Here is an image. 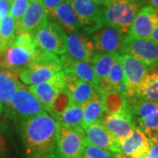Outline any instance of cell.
<instances>
[{"label":"cell","instance_id":"cell-1","mask_svg":"<svg viewBox=\"0 0 158 158\" xmlns=\"http://www.w3.org/2000/svg\"><path fill=\"white\" fill-rule=\"evenodd\" d=\"M57 129L58 121L47 112L20 122L19 134L27 158H60Z\"/></svg>","mask_w":158,"mask_h":158},{"label":"cell","instance_id":"cell-2","mask_svg":"<svg viewBox=\"0 0 158 158\" xmlns=\"http://www.w3.org/2000/svg\"><path fill=\"white\" fill-rule=\"evenodd\" d=\"M37 52L33 35L17 33L11 45L0 50V67L15 73L19 72L34 59Z\"/></svg>","mask_w":158,"mask_h":158},{"label":"cell","instance_id":"cell-3","mask_svg":"<svg viewBox=\"0 0 158 158\" xmlns=\"http://www.w3.org/2000/svg\"><path fill=\"white\" fill-rule=\"evenodd\" d=\"M62 70V64L60 57L38 49L34 59L19 72L18 77L25 85H39L50 80Z\"/></svg>","mask_w":158,"mask_h":158},{"label":"cell","instance_id":"cell-4","mask_svg":"<svg viewBox=\"0 0 158 158\" xmlns=\"http://www.w3.org/2000/svg\"><path fill=\"white\" fill-rule=\"evenodd\" d=\"M142 4V0H109L102 9L104 23L120 29L127 35Z\"/></svg>","mask_w":158,"mask_h":158},{"label":"cell","instance_id":"cell-5","mask_svg":"<svg viewBox=\"0 0 158 158\" xmlns=\"http://www.w3.org/2000/svg\"><path fill=\"white\" fill-rule=\"evenodd\" d=\"M6 110L12 118L20 122L46 112L38 98L23 85L18 88L6 106Z\"/></svg>","mask_w":158,"mask_h":158},{"label":"cell","instance_id":"cell-6","mask_svg":"<svg viewBox=\"0 0 158 158\" xmlns=\"http://www.w3.org/2000/svg\"><path fill=\"white\" fill-rule=\"evenodd\" d=\"M38 49L56 56H64L66 53L67 34L58 25L48 19L43 23L34 35Z\"/></svg>","mask_w":158,"mask_h":158},{"label":"cell","instance_id":"cell-7","mask_svg":"<svg viewBox=\"0 0 158 158\" xmlns=\"http://www.w3.org/2000/svg\"><path fill=\"white\" fill-rule=\"evenodd\" d=\"M82 127H72L58 122L57 149L60 158H79L85 145Z\"/></svg>","mask_w":158,"mask_h":158},{"label":"cell","instance_id":"cell-8","mask_svg":"<svg viewBox=\"0 0 158 158\" xmlns=\"http://www.w3.org/2000/svg\"><path fill=\"white\" fill-rule=\"evenodd\" d=\"M125 37L126 34L120 29L106 24L91 34L95 52L101 54H121Z\"/></svg>","mask_w":158,"mask_h":158},{"label":"cell","instance_id":"cell-9","mask_svg":"<svg viewBox=\"0 0 158 158\" xmlns=\"http://www.w3.org/2000/svg\"><path fill=\"white\" fill-rule=\"evenodd\" d=\"M122 53L135 57L147 67H158V45L151 40L126 35Z\"/></svg>","mask_w":158,"mask_h":158},{"label":"cell","instance_id":"cell-10","mask_svg":"<svg viewBox=\"0 0 158 158\" xmlns=\"http://www.w3.org/2000/svg\"><path fill=\"white\" fill-rule=\"evenodd\" d=\"M119 58L124 70L126 97L127 98H135L136 90L147 73L148 67L135 57L127 53H121Z\"/></svg>","mask_w":158,"mask_h":158},{"label":"cell","instance_id":"cell-11","mask_svg":"<svg viewBox=\"0 0 158 158\" xmlns=\"http://www.w3.org/2000/svg\"><path fill=\"white\" fill-rule=\"evenodd\" d=\"M76 11L85 32L92 34L104 25L103 11L100 6L93 0H69Z\"/></svg>","mask_w":158,"mask_h":158},{"label":"cell","instance_id":"cell-12","mask_svg":"<svg viewBox=\"0 0 158 158\" xmlns=\"http://www.w3.org/2000/svg\"><path fill=\"white\" fill-rule=\"evenodd\" d=\"M95 53L92 39L85 32L77 31L67 35L65 56L69 59L90 62Z\"/></svg>","mask_w":158,"mask_h":158},{"label":"cell","instance_id":"cell-13","mask_svg":"<svg viewBox=\"0 0 158 158\" xmlns=\"http://www.w3.org/2000/svg\"><path fill=\"white\" fill-rule=\"evenodd\" d=\"M158 24V11L151 6H142L134 19L127 35L136 38L149 39Z\"/></svg>","mask_w":158,"mask_h":158},{"label":"cell","instance_id":"cell-14","mask_svg":"<svg viewBox=\"0 0 158 158\" xmlns=\"http://www.w3.org/2000/svg\"><path fill=\"white\" fill-rule=\"evenodd\" d=\"M64 86H65V74L64 71L62 70L56 76H54L50 80L39 85H30L28 89L42 104L46 112L48 113L51 105L55 100L58 91Z\"/></svg>","mask_w":158,"mask_h":158},{"label":"cell","instance_id":"cell-15","mask_svg":"<svg viewBox=\"0 0 158 158\" xmlns=\"http://www.w3.org/2000/svg\"><path fill=\"white\" fill-rule=\"evenodd\" d=\"M48 19V16L41 0H30L28 7L18 25L17 33H27L34 36Z\"/></svg>","mask_w":158,"mask_h":158},{"label":"cell","instance_id":"cell-16","mask_svg":"<svg viewBox=\"0 0 158 158\" xmlns=\"http://www.w3.org/2000/svg\"><path fill=\"white\" fill-rule=\"evenodd\" d=\"M101 123L119 143L128 138L136 127L129 113L110 114L102 119Z\"/></svg>","mask_w":158,"mask_h":158},{"label":"cell","instance_id":"cell-17","mask_svg":"<svg viewBox=\"0 0 158 158\" xmlns=\"http://www.w3.org/2000/svg\"><path fill=\"white\" fill-rule=\"evenodd\" d=\"M86 140L96 147L113 153H120V143L113 137L101 122L90 124L84 128Z\"/></svg>","mask_w":158,"mask_h":158},{"label":"cell","instance_id":"cell-18","mask_svg":"<svg viewBox=\"0 0 158 158\" xmlns=\"http://www.w3.org/2000/svg\"><path fill=\"white\" fill-rule=\"evenodd\" d=\"M47 13L48 16H50L53 19V22L58 25L66 34L77 32L83 27L69 0L50 11H47Z\"/></svg>","mask_w":158,"mask_h":158},{"label":"cell","instance_id":"cell-19","mask_svg":"<svg viewBox=\"0 0 158 158\" xmlns=\"http://www.w3.org/2000/svg\"><path fill=\"white\" fill-rule=\"evenodd\" d=\"M150 142L147 135L139 127L120 143V154L127 158H142L147 153Z\"/></svg>","mask_w":158,"mask_h":158},{"label":"cell","instance_id":"cell-20","mask_svg":"<svg viewBox=\"0 0 158 158\" xmlns=\"http://www.w3.org/2000/svg\"><path fill=\"white\" fill-rule=\"evenodd\" d=\"M65 74V86L69 90L73 105L83 106L96 94L97 87L81 81L69 74Z\"/></svg>","mask_w":158,"mask_h":158},{"label":"cell","instance_id":"cell-21","mask_svg":"<svg viewBox=\"0 0 158 158\" xmlns=\"http://www.w3.org/2000/svg\"><path fill=\"white\" fill-rule=\"evenodd\" d=\"M61 60L62 70L64 71V73L69 74L81 81L97 86L98 83V79L97 77L94 68L90 62L74 61L69 59L65 56H62Z\"/></svg>","mask_w":158,"mask_h":158},{"label":"cell","instance_id":"cell-22","mask_svg":"<svg viewBox=\"0 0 158 158\" xmlns=\"http://www.w3.org/2000/svg\"><path fill=\"white\" fill-rule=\"evenodd\" d=\"M97 87V86H96ZM105 113L108 115L129 113L127 98L123 93L116 90H100L97 87Z\"/></svg>","mask_w":158,"mask_h":158},{"label":"cell","instance_id":"cell-23","mask_svg":"<svg viewBox=\"0 0 158 158\" xmlns=\"http://www.w3.org/2000/svg\"><path fill=\"white\" fill-rule=\"evenodd\" d=\"M135 98L147 101L158 102V67L148 69L136 90Z\"/></svg>","mask_w":158,"mask_h":158},{"label":"cell","instance_id":"cell-24","mask_svg":"<svg viewBox=\"0 0 158 158\" xmlns=\"http://www.w3.org/2000/svg\"><path fill=\"white\" fill-rule=\"evenodd\" d=\"M21 85L15 72L0 69V104L3 108L8 106L12 96Z\"/></svg>","mask_w":158,"mask_h":158},{"label":"cell","instance_id":"cell-25","mask_svg":"<svg viewBox=\"0 0 158 158\" xmlns=\"http://www.w3.org/2000/svg\"><path fill=\"white\" fill-rule=\"evenodd\" d=\"M83 111H84V118L82 122L83 129L90 124L101 122V118H103V114L105 111L98 90L96 94L89 101H87L83 105Z\"/></svg>","mask_w":158,"mask_h":158},{"label":"cell","instance_id":"cell-26","mask_svg":"<svg viewBox=\"0 0 158 158\" xmlns=\"http://www.w3.org/2000/svg\"><path fill=\"white\" fill-rule=\"evenodd\" d=\"M120 54H101L95 53L91 59V64L94 68L98 81L106 80L111 69Z\"/></svg>","mask_w":158,"mask_h":158},{"label":"cell","instance_id":"cell-27","mask_svg":"<svg viewBox=\"0 0 158 158\" xmlns=\"http://www.w3.org/2000/svg\"><path fill=\"white\" fill-rule=\"evenodd\" d=\"M127 102L130 114L135 115L138 119L148 116L158 111V102L142 100L135 97L127 98Z\"/></svg>","mask_w":158,"mask_h":158},{"label":"cell","instance_id":"cell-28","mask_svg":"<svg viewBox=\"0 0 158 158\" xmlns=\"http://www.w3.org/2000/svg\"><path fill=\"white\" fill-rule=\"evenodd\" d=\"M18 32L16 21L9 14L0 21V50L11 45Z\"/></svg>","mask_w":158,"mask_h":158},{"label":"cell","instance_id":"cell-29","mask_svg":"<svg viewBox=\"0 0 158 158\" xmlns=\"http://www.w3.org/2000/svg\"><path fill=\"white\" fill-rule=\"evenodd\" d=\"M84 118L83 106H77L71 104L63 113L57 118V121L63 125L72 127H82Z\"/></svg>","mask_w":158,"mask_h":158},{"label":"cell","instance_id":"cell-30","mask_svg":"<svg viewBox=\"0 0 158 158\" xmlns=\"http://www.w3.org/2000/svg\"><path fill=\"white\" fill-rule=\"evenodd\" d=\"M71 104L72 101H71L70 94L67 90L66 86H64L58 91L48 113H49L52 117L57 119V118L63 113V111L66 110Z\"/></svg>","mask_w":158,"mask_h":158},{"label":"cell","instance_id":"cell-31","mask_svg":"<svg viewBox=\"0 0 158 158\" xmlns=\"http://www.w3.org/2000/svg\"><path fill=\"white\" fill-rule=\"evenodd\" d=\"M140 129L147 135L149 142L158 141V111L144 118H139Z\"/></svg>","mask_w":158,"mask_h":158},{"label":"cell","instance_id":"cell-32","mask_svg":"<svg viewBox=\"0 0 158 158\" xmlns=\"http://www.w3.org/2000/svg\"><path fill=\"white\" fill-rule=\"evenodd\" d=\"M79 158H125L120 153H113L92 145L85 138V145Z\"/></svg>","mask_w":158,"mask_h":158},{"label":"cell","instance_id":"cell-33","mask_svg":"<svg viewBox=\"0 0 158 158\" xmlns=\"http://www.w3.org/2000/svg\"><path fill=\"white\" fill-rule=\"evenodd\" d=\"M29 3L30 0H14L11 4V9L9 14L16 21L17 25H19L25 11H27Z\"/></svg>","mask_w":158,"mask_h":158},{"label":"cell","instance_id":"cell-34","mask_svg":"<svg viewBox=\"0 0 158 158\" xmlns=\"http://www.w3.org/2000/svg\"><path fill=\"white\" fill-rule=\"evenodd\" d=\"M11 4L7 0H0V21L9 15Z\"/></svg>","mask_w":158,"mask_h":158},{"label":"cell","instance_id":"cell-35","mask_svg":"<svg viewBox=\"0 0 158 158\" xmlns=\"http://www.w3.org/2000/svg\"><path fill=\"white\" fill-rule=\"evenodd\" d=\"M142 158H158V141L150 142L146 155Z\"/></svg>","mask_w":158,"mask_h":158},{"label":"cell","instance_id":"cell-36","mask_svg":"<svg viewBox=\"0 0 158 158\" xmlns=\"http://www.w3.org/2000/svg\"><path fill=\"white\" fill-rule=\"evenodd\" d=\"M65 1H67V0H41V2H42L47 11H50L58 6L62 5V3H64Z\"/></svg>","mask_w":158,"mask_h":158},{"label":"cell","instance_id":"cell-37","mask_svg":"<svg viewBox=\"0 0 158 158\" xmlns=\"http://www.w3.org/2000/svg\"><path fill=\"white\" fill-rule=\"evenodd\" d=\"M149 40H151L153 42H155L156 44L158 45V24L157 26L155 27V29L153 30L152 34H151L150 37H149Z\"/></svg>","mask_w":158,"mask_h":158},{"label":"cell","instance_id":"cell-38","mask_svg":"<svg viewBox=\"0 0 158 158\" xmlns=\"http://www.w3.org/2000/svg\"><path fill=\"white\" fill-rule=\"evenodd\" d=\"M149 4V6H151L155 10L158 11V0H147Z\"/></svg>","mask_w":158,"mask_h":158},{"label":"cell","instance_id":"cell-39","mask_svg":"<svg viewBox=\"0 0 158 158\" xmlns=\"http://www.w3.org/2000/svg\"><path fill=\"white\" fill-rule=\"evenodd\" d=\"M98 6H105L109 0H93Z\"/></svg>","mask_w":158,"mask_h":158},{"label":"cell","instance_id":"cell-40","mask_svg":"<svg viewBox=\"0 0 158 158\" xmlns=\"http://www.w3.org/2000/svg\"><path fill=\"white\" fill-rule=\"evenodd\" d=\"M5 147V144H4V141H3V139L0 137V154L2 152V150H3V148Z\"/></svg>","mask_w":158,"mask_h":158},{"label":"cell","instance_id":"cell-41","mask_svg":"<svg viewBox=\"0 0 158 158\" xmlns=\"http://www.w3.org/2000/svg\"><path fill=\"white\" fill-rule=\"evenodd\" d=\"M3 111V106H1V104H0V113H1V112Z\"/></svg>","mask_w":158,"mask_h":158},{"label":"cell","instance_id":"cell-42","mask_svg":"<svg viewBox=\"0 0 158 158\" xmlns=\"http://www.w3.org/2000/svg\"><path fill=\"white\" fill-rule=\"evenodd\" d=\"M7 1H8V2H9L10 4H11V3H12V2H13L14 0H7Z\"/></svg>","mask_w":158,"mask_h":158}]
</instances>
